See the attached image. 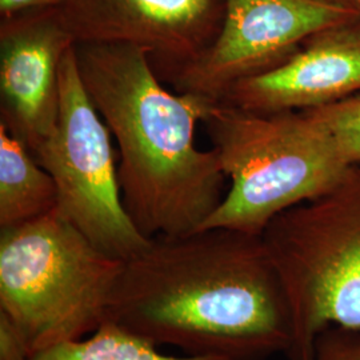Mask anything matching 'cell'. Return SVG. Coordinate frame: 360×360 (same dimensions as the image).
<instances>
[{"label": "cell", "mask_w": 360, "mask_h": 360, "mask_svg": "<svg viewBox=\"0 0 360 360\" xmlns=\"http://www.w3.org/2000/svg\"><path fill=\"white\" fill-rule=\"evenodd\" d=\"M107 319L191 356L266 360L292 343L287 297L262 235L221 227L151 239L124 262Z\"/></svg>", "instance_id": "obj_1"}, {"label": "cell", "mask_w": 360, "mask_h": 360, "mask_svg": "<svg viewBox=\"0 0 360 360\" xmlns=\"http://www.w3.org/2000/svg\"><path fill=\"white\" fill-rule=\"evenodd\" d=\"M91 102L117 146L123 205L148 239L202 230L227 191L212 150L195 129L210 105L203 96L165 87L148 52L127 44H77Z\"/></svg>", "instance_id": "obj_2"}, {"label": "cell", "mask_w": 360, "mask_h": 360, "mask_svg": "<svg viewBox=\"0 0 360 360\" xmlns=\"http://www.w3.org/2000/svg\"><path fill=\"white\" fill-rule=\"evenodd\" d=\"M231 186L203 229L262 235L285 210L328 193L349 166L306 112L212 103L202 120Z\"/></svg>", "instance_id": "obj_3"}, {"label": "cell", "mask_w": 360, "mask_h": 360, "mask_svg": "<svg viewBox=\"0 0 360 360\" xmlns=\"http://www.w3.org/2000/svg\"><path fill=\"white\" fill-rule=\"evenodd\" d=\"M124 262L104 254L58 208L0 230V312L32 355L86 338L107 319Z\"/></svg>", "instance_id": "obj_4"}, {"label": "cell", "mask_w": 360, "mask_h": 360, "mask_svg": "<svg viewBox=\"0 0 360 360\" xmlns=\"http://www.w3.org/2000/svg\"><path fill=\"white\" fill-rule=\"evenodd\" d=\"M287 297L288 360H311L328 327L360 330V165L334 188L288 208L262 232Z\"/></svg>", "instance_id": "obj_5"}, {"label": "cell", "mask_w": 360, "mask_h": 360, "mask_svg": "<svg viewBox=\"0 0 360 360\" xmlns=\"http://www.w3.org/2000/svg\"><path fill=\"white\" fill-rule=\"evenodd\" d=\"M75 46L60 65L56 126L32 154L56 184L58 211L104 254L126 262L151 239L123 205L112 135L83 84Z\"/></svg>", "instance_id": "obj_6"}, {"label": "cell", "mask_w": 360, "mask_h": 360, "mask_svg": "<svg viewBox=\"0 0 360 360\" xmlns=\"http://www.w3.org/2000/svg\"><path fill=\"white\" fill-rule=\"evenodd\" d=\"M356 16L331 0H224L218 37L162 82L219 103L238 83L285 63L315 32Z\"/></svg>", "instance_id": "obj_7"}, {"label": "cell", "mask_w": 360, "mask_h": 360, "mask_svg": "<svg viewBox=\"0 0 360 360\" xmlns=\"http://www.w3.org/2000/svg\"><path fill=\"white\" fill-rule=\"evenodd\" d=\"M56 8L77 44L142 49L160 79L205 51L224 18V0H65Z\"/></svg>", "instance_id": "obj_8"}, {"label": "cell", "mask_w": 360, "mask_h": 360, "mask_svg": "<svg viewBox=\"0 0 360 360\" xmlns=\"http://www.w3.org/2000/svg\"><path fill=\"white\" fill-rule=\"evenodd\" d=\"M75 44L56 7L0 18V124L31 153L56 126L60 65Z\"/></svg>", "instance_id": "obj_9"}, {"label": "cell", "mask_w": 360, "mask_h": 360, "mask_svg": "<svg viewBox=\"0 0 360 360\" xmlns=\"http://www.w3.org/2000/svg\"><path fill=\"white\" fill-rule=\"evenodd\" d=\"M360 94V16L323 28L285 63L238 83L219 102L257 112L309 110Z\"/></svg>", "instance_id": "obj_10"}, {"label": "cell", "mask_w": 360, "mask_h": 360, "mask_svg": "<svg viewBox=\"0 0 360 360\" xmlns=\"http://www.w3.org/2000/svg\"><path fill=\"white\" fill-rule=\"evenodd\" d=\"M56 207L51 175L25 143L0 124V230L40 218Z\"/></svg>", "instance_id": "obj_11"}, {"label": "cell", "mask_w": 360, "mask_h": 360, "mask_svg": "<svg viewBox=\"0 0 360 360\" xmlns=\"http://www.w3.org/2000/svg\"><path fill=\"white\" fill-rule=\"evenodd\" d=\"M30 360H224L167 355L154 343L105 319L92 334L35 352Z\"/></svg>", "instance_id": "obj_12"}, {"label": "cell", "mask_w": 360, "mask_h": 360, "mask_svg": "<svg viewBox=\"0 0 360 360\" xmlns=\"http://www.w3.org/2000/svg\"><path fill=\"white\" fill-rule=\"evenodd\" d=\"M306 112L333 141L348 166H359L360 94L324 107L309 108Z\"/></svg>", "instance_id": "obj_13"}, {"label": "cell", "mask_w": 360, "mask_h": 360, "mask_svg": "<svg viewBox=\"0 0 360 360\" xmlns=\"http://www.w3.org/2000/svg\"><path fill=\"white\" fill-rule=\"evenodd\" d=\"M311 360H360V330L326 328L316 338Z\"/></svg>", "instance_id": "obj_14"}, {"label": "cell", "mask_w": 360, "mask_h": 360, "mask_svg": "<svg viewBox=\"0 0 360 360\" xmlns=\"http://www.w3.org/2000/svg\"><path fill=\"white\" fill-rule=\"evenodd\" d=\"M32 352L18 326L0 312V360H30Z\"/></svg>", "instance_id": "obj_15"}, {"label": "cell", "mask_w": 360, "mask_h": 360, "mask_svg": "<svg viewBox=\"0 0 360 360\" xmlns=\"http://www.w3.org/2000/svg\"><path fill=\"white\" fill-rule=\"evenodd\" d=\"M65 0H0V18L32 10L58 7Z\"/></svg>", "instance_id": "obj_16"}, {"label": "cell", "mask_w": 360, "mask_h": 360, "mask_svg": "<svg viewBox=\"0 0 360 360\" xmlns=\"http://www.w3.org/2000/svg\"><path fill=\"white\" fill-rule=\"evenodd\" d=\"M331 1L342 4V6H346V7H349V8L360 13V0H331Z\"/></svg>", "instance_id": "obj_17"}]
</instances>
